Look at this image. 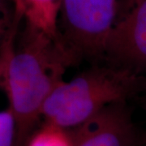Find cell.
<instances>
[{"label": "cell", "mask_w": 146, "mask_h": 146, "mask_svg": "<svg viewBox=\"0 0 146 146\" xmlns=\"http://www.w3.org/2000/svg\"><path fill=\"white\" fill-rule=\"evenodd\" d=\"M142 76L119 66L97 67L54 88L42 110L44 123L73 128L110 105L126 102L142 88Z\"/></svg>", "instance_id": "2"}, {"label": "cell", "mask_w": 146, "mask_h": 146, "mask_svg": "<svg viewBox=\"0 0 146 146\" xmlns=\"http://www.w3.org/2000/svg\"><path fill=\"white\" fill-rule=\"evenodd\" d=\"M22 19L10 0H0V52L18 31Z\"/></svg>", "instance_id": "8"}, {"label": "cell", "mask_w": 146, "mask_h": 146, "mask_svg": "<svg viewBox=\"0 0 146 146\" xmlns=\"http://www.w3.org/2000/svg\"><path fill=\"white\" fill-rule=\"evenodd\" d=\"M10 1L14 4V6H15L16 12L19 13V14L21 15V13H20V8H21V0H10ZM22 17H23V16H22Z\"/></svg>", "instance_id": "10"}, {"label": "cell", "mask_w": 146, "mask_h": 146, "mask_svg": "<svg viewBox=\"0 0 146 146\" xmlns=\"http://www.w3.org/2000/svg\"><path fill=\"white\" fill-rule=\"evenodd\" d=\"M70 129L73 146H138L142 138L126 102L110 105Z\"/></svg>", "instance_id": "5"}, {"label": "cell", "mask_w": 146, "mask_h": 146, "mask_svg": "<svg viewBox=\"0 0 146 146\" xmlns=\"http://www.w3.org/2000/svg\"><path fill=\"white\" fill-rule=\"evenodd\" d=\"M16 38L1 81L16 123V146H27L46 101L77 57L61 36L54 38L27 24L18 42Z\"/></svg>", "instance_id": "1"}, {"label": "cell", "mask_w": 146, "mask_h": 146, "mask_svg": "<svg viewBox=\"0 0 146 146\" xmlns=\"http://www.w3.org/2000/svg\"><path fill=\"white\" fill-rule=\"evenodd\" d=\"M125 4L124 0H62L61 38L77 58L104 55L107 37Z\"/></svg>", "instance_id": "3"}, {"label": "cell", "mask_w": 146, "mask_h": 146, "mask_svg": "<svg viewBox=\"0 0 146 146\" xmlns=\"http://www.w3.org/2000/svg\"><path fill=\"white\" fill-rule=\"evenodd\" d=\"M27 146H73L71 129L43 123L30 137Z\"/></svg>", "instance_id": "7"}, {"label": "cell", "mask_w": 146, "mask_h": 146, "mask_svg": "<svg viewBox=\"0 0 146 146\" xmlns=\"http://www.w3.org/2000/svg\"><path fill=\"white\" fill-rule=\"evenodd\" d=\"M7 53L0 52V81ZM0 146H16V123L11 110H0Z\"/></svg>", "instance_id": "9"}, {"label": "cell", "mask_w": 146, "mask_h": 146, "mask_svg": "<svg viewBox=\"0 0 146 146\" xmlns=\"http://www.w3.org/2000/svg\"><path fill=\"white\" fill-rule=\"evenodd\" d=\"M62 0H21L20 13L27 25L49 36H60L58 17Z\"/></svg>", "instance_id": "6"}, {"label": "cell", "mask_w": 146, "mask_h": 146, "mask_svg": "<svg viewBox=\"0 0 146 146\" xmlns=\"http://www.w3.org/2000/svg\"><path fill=\"white\" fill-rule=\"evenodd\" d=\"M138 146H146V136L141 138V141Z\"/></svg>", "instance_id": "11"}, {"label": "cell", "mask_w": 146, "mask_h": 146, "mask_svg": "<svg viewBox=\"0 0 146 146\" xmlns=\"http://www.w3.org/2000/svg\"><path fill=\"white\" fill-rule=\"evenodd\" d=\"M104 56L115 66L146 73V0H127L107 37Z\"/></svg>", "instance_id": "4"}]
</instances>
